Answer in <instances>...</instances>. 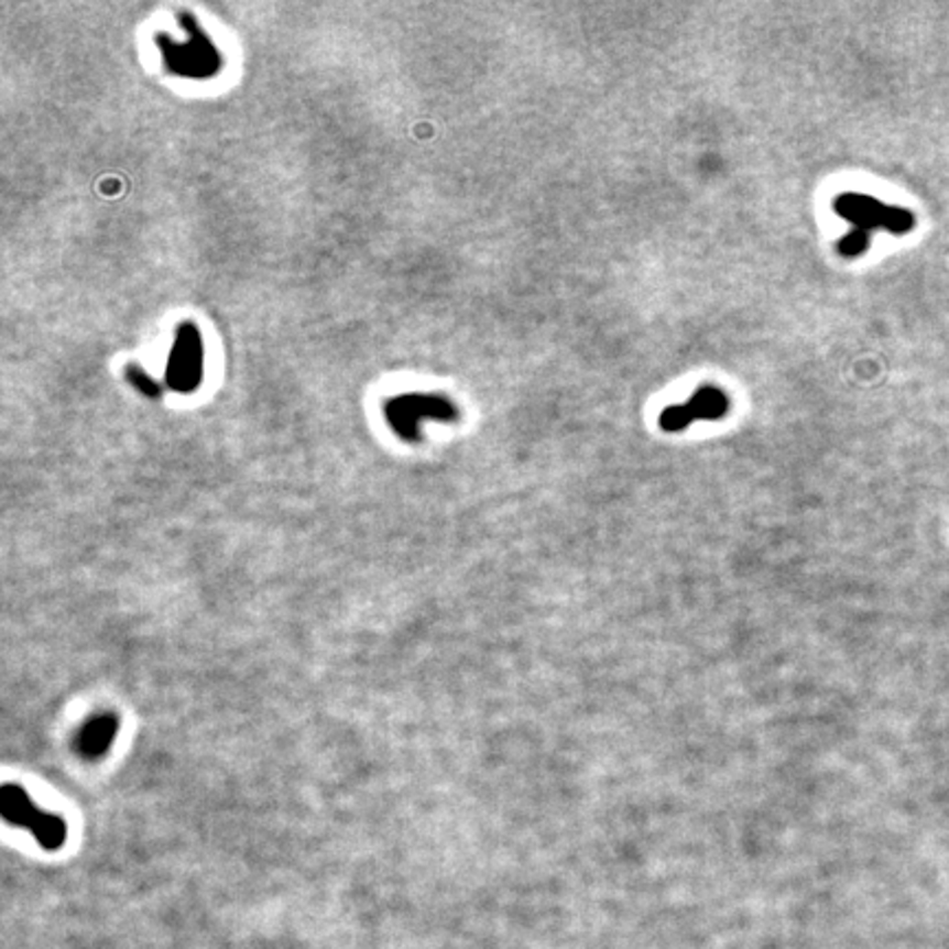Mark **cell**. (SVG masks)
Here are the masks:
<instances>
[{
	"instance_id": "1",
	"label": "cell",
	"mask_w": 949,
	"mask_h": 949,
	"mask_svg": "<svg viewBox=\"0 0 949 949\" xmlns=\"http://www.w3.org/2000/svg\"><path fill=\"white\" fill-rule=\"evenodd\" d=\"M833 209L840 218L851 222L853 229H860L864 233L882 229L893 236H906L917 227V216L910 209L886 205L860 192L840 194L833 200Z\"/></svg>"
},
{
	"instance_id": "2",
	"label": "cell",
	"mask_w": 949,
	"mask_h": 949,
	"mask_svg": "<svg viewBox=\"0 0 949 949\" xmlns=\"http://www.w3.org/2000/svg\"><path fill=\"white\" fill-rule=\"evenodd\" d=\"M0 814L7 825L22 827L35 836L40 847L55 851L66 840V822L59 816L42 811L31 803L26 792L18 785L4 783L0 792Z\"/></svg>"
},
{
	"instance_id": "3",
	"label": "cell",
	"mask_w": 949,
	"mask_h": 949,
	"mask_svg": "<svg viewBox=\"0 0 949 949\" xmlns=\"http://www.w3.org/2000/svg\"><path fill=\"white\" fill-rule=\"evenodd\" d=\"M730 412V396L717 385H701L690 401L666 407L659 414V427L666 434H679L695 421H721Z\"/></svg>"
},
{
	"instance_id": "4",
	"label": "cell",
	"mask_w": 949,
	"mask_h": 949,
	"mask_svg": "<svg viewBox=\"0 0 949 949\" xmlns=\"http://www.w3.org/2000/svg\"><path fill=\"white\" fill-rule=\"evenodd\" d=\"M200 379V341L198 332L192 326L181 328L178 343L174 346L172 363H170V385L181 392L194 390Z\"/></svg>"
},
{
	"instance_id": "5",
	"label": "cell",
	"mask_w": 949,
	"mask_h": 949,
	"mask_svg": "<svg viewBox=\"0 0 949 949\" xmlns=\"http://www.w3.org/2000/svg\"><path fill=\"white\" fill-rule=\"evenodd\" d=\"M117 730V719L112 715L92 717L77 737V750L86 759H99L112 743Z\"/></svg>"
},
{
	"instance_id": "6",
	"label": "cell",
	"mask_w": 949,
	"mask_h": 949,
	"mask_svg": "<svg viewBox=\"0 0 949 949\" xmlns=\"http://www.w3.org/2000/svg\"><path fill=\"white\" fill-rule=\"evenodd\" d=\"M869 247H871V233L851 229L844 238H840L838 253L847 260H855V258H862L869 251Z\"/></svg>"
}]
</instances>
